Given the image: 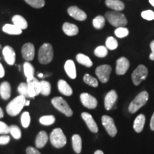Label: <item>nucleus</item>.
<instances>
[{
  "label": "nucleus",
  "instance_id": "1",
  "mask_svg": "<svg viewBox=\"0 0 154 154\" xmlns=\"http://www.w3.org/2000/svg\"><path fill=\"white\" fill-rule=\"evenodd\" d=\"M26 98L19 95L14 98L7 106V112L11 116H16L21 112L26 103Z\"/></svg>",
  "mask_w": 154,
  "mask_h": 154
},
{
  "label": "nucleus",
  "instance_id": "2",
  "mask_svg": "<svg viewBox=\"0 0 154 154\" xmlns=\"http://www.w3.org/2000/svg\"><path fill=\"white\" fill-rule=\"evenodd\" d=\"M105 17L112 26L117 28L126 26L128 23L125 15L117 11H107L105 14Z\"/></svg>",
  "mask_w": 154,
  "mask_h": 154
},
{
  "label": "nucleus",
  "instance_id": "3",
  "mask_svg": "<svg viewBox=\"0 0 154 154\" xmlns=\"http://www.w3.org/2000/svg\"><path fill=\"white\" fill-rule=\"evenodd\" d=\"M54 50L51 44L45 43L40 47L38 53V60L42 64H47L52 61Z\"/></svg>",
  "mask_w": 154,
  "mask_h": 154
},
{
  "label": "nucleus",
  "instance_id": "4",
  "mask_svg": "<svg viewBox=\"0 0 154 154\" xmlns=\"http://www.w3.org/2000/svg\"><path fill=\"white\" fill-rule=\"evenodd\" d=\"M148 100H149V93L146 91L140 92L131 102L129 106H128V111L131 113H136L146 104Z\"/></svg>",
  "mask_w": 154,
  "mask_h": 154
},
{
  "label": "nucleus",
  "instance_id": "5",
  "mask_svg": "<svg viewBox=\"0 0 154 154\" xmlns=\"http://www.w3.org/2000/svg\"><path fill=\"white\" fill-rule=\"evenodd\" d=\"M50 141L53 146L57 149H61L66 144V138L61 128H55L51 133L49 137Z\"/></svg>",
  "mask_w": 154,
  "mask_h": 154
},
{
  "label": "nucleus",
  "instance_id": "6",
  "mask_svg": "<svg viewBox=\"0 0 154 154\" xmlns=\"http://www.w3.org/2000/svg\"><path fill=\"white\" fill-rule=\"evenodd\" d=\"M51 103L57 110L63 113L66 116L70 117L73 115V111L69 106L68 103L60 96L53 98L51 100Z\"/></svg>",
  "mask_w": 154,
  "mask_h": 154
},
{
  "label": "nucleus",
  "instance_id": "7",
  "mask_svg": "<svg viewBox=\"0 0 154 154\" xmlns=\"http://www.w3.org/2000/svg\"><path fill=\"white\" fill-rule=\"evenodd\" d=\"M148 69L144 65L140 64L132 73L131 78L135 86H138L142 81L145 80L148 76Z\"/></svg>",
  "mask_w": 154,
  "mask_h": 154
},
{
  "label": "nucleus",
  "instance_id": "8",
  "mask_svg": "<svg viewBox=\"0 0 154 154\" xmlns=\"http://www.w3.org/2000/svg\"><path fill=\"white\" fill-rule=\"evenodd\" d=\"M111 71H112V68L111 66L108 64H103L96 68V74L100 82L106 83L109 82Z\"/></svg>",
  "mask_w": 154,
  "mask_h": 154
},
{
  "label": "nucleus",
  "instance_id": "9",
  "mask_svg": "<svg viewBox=\"0 0 154 154\" xmlns=\"http://www.w3.org/2000/svg\"><path fill=\"white\" fill-rule=\"evenodd\" d=\"M101 122L108 134L111 137H114L117 134V128L113 119L109 116L105 115L102 116Z\"/></svg>",
  "mask_w": 154,
  "mask_h": 154
},
{
  "label": "nucleus",
  "instance_id": "10",
  "mask_svg": "<svg viewBox=\"0 0 154 154\" xmlns=\"http://www.w3.org/2000/svg\"><path fill=\"white\" fill-rule=\"evenodd\" d=\"M80 99L82 104L87 109H94L98 105V101L96 98L87 93H82L81 94Z\"/></svg>",
  "mask_w": 154,
  "mask_h": 154
},
{
  "label": "nucleus",
  "instance_id": "11",
  "mask_svg": "<svg viewBox=\"0 0 154 154\" xmlns=\"http://www.w3.org/2000/svg\"><path fill=\"white\" fill-rule=\"evenodd\" d=\"M22 54L23 59L26 61H32L35 56V48L32 43L24 44L22 49Z\"/></svg>",
  "mask_w": 154,
  "mask_h": 154
},
{
  "label": "nucleus",
  "instance_id": "12",
  "mask_svg": "<svg viewBox=\"0 0 154 154\" xmlns=\"http://www.w3.org/2000/svg\"><path fill=\"white\" fill-rule=\"evenodd\" d=\"M130 66L129 61L126 57H121L116 61V73L118 75H124L128 71Z\"/></svg>",
  "mask_w": 154,
  "mask_h": 154
},
{
  "label": "nucleus",
  "instance_id": "13",
  "mask_svg": "<svg viewBox=\"0 0 154 154\" xmlns=\"http://www.w3.org/2000/svg\"><path fill=\"white\" fill-rule=\"evenodd\" d=\"M68 14L73 18L78 21H84L87 18V15L84 11L76 6H72L68 9Z\"/></svg>",
  "mask_w": 154,
  "mask_h": 154
},
{
  "label": "nucleus",
  "instance_id": "14",
  "mask_svg": "<svg viewBox=\"0 0 154 154\" xmlns=\"http://www.w3.org/2000/svg\"><path fill=\"white\" fill-rule=\"evenodd\" d=\"M3 57L5 58L6 62L9 65H14L15 63V58H16V54L14 49L10 46H5L2 50Z\"/></svg>",
  "mask_w": 154,
  "mask_h": 154
},
{
  "label": "nucleus",
  "instance_id": "15",
  "mask_svg": "<svg viewBox=\"0 0 154 154\" xmlns=\"http://www.w3.org/2000/svg\"><path fill=\"white\" fill-rule=\"evenodd\" d=\"M117 98H118V95L114 90H111L108 92L104 99V106L107 111L111 110L112 109L116 103Z\"/></svg>",
  "mask_w": 154,
  "mask_h": 154
},
{
  "label": "nucleus",
  "instance_id": "16",
  "mask_svg": "<svg viewBox=\"0 0 154 154\" xmlns=\"http://www.w3.org/2000/svg\"><path fill=\"white\" fill-rule=\"evenodd\" d=\"M82 117L83 120L85 121V123L87 125L88 129L93 133H97L99 131L97 124L94 121V119L90 113L86 112H83L82 113Z\"/></svg>",
  "mask_w": 154,
  "mask_h": 154
},
{
  "label": "nucleus",
  "instance_id": "17",
  "mask_svg": "<svg viewBox=\"0 0 154 154\" xmlns=\"http://www.w3.org/2000/svg\"><path fill=\"white\" fill-rule=\"evenodd\" d=\"M58 89L59 92L64 96H72L73 94V90L72 87L69 85L66 81L60 79L58 82Z\"/></svg>",
  "mask_w": 154,
  "mask_h": 154
},
{
  "label": "nucleus",
  "instance_id": "18",
  "mask_svg": "<svg viewBox=\"0 0 154 154\" xmlns=\"http://www.w3.org/2000/svg\"><path fill=\"white\" fill-rule=\"evenodd\" d=\"M48 140H49V137H48L47 132H45L44 131H42L36 136L35 140L36 147L37 149H42L47 143Z\"/></svg>",
  "mask_w": 154,
  "mask_h": 154
},
{
  "label": "nucleus",
  "instance_id": "19",
  "mask_svg": "<svg viewBox=\"0 0 154 154\" xmlns=\"http://www.w3.org/2000/svg\"><path fill=\"white\" fill-rule=\"evenodd\" d=\"M64 69L69 78L74 79L76 78V70L75 63L72 60H67L64 64Z\"/></svg>",
  "mask_w": 154,
  "mask_h": 154
},
{
  "label": "nucleus",
  "instance_id": "20",
  "mask_svg": "<svg viewBox=\"0 0 154 154\" xmlns=\"http://www.w3.org/2000/svg\"><path fill=\"white\" fill-rule=\"evenodd\" d=\"M62 29L64 32L65 34H66L67 36H76L77 34L79 33V28L76 25L74 24H71L69 22H65L63 24Z\"/></svg>",
  "mask_w": 154,
  "mask_h": 154
},
{
  "label": "nucleus",
  "instance_id": "21",
  "mask_svg": "<svg viewBox=\"0 0 154 154\" xmlns=\"http://www.w3.org/2000/svg\"><path fill=\"white\" fill-rule=\"evenodd\" d=\"M106 5L114 11H122L125 8L124 2L120 0H106Z\"/></svg>",
  "mask_w": 154,
  "mask_h": 154
},
{
  "label": "nucleus",
  "instance_id": "22",
  "mask_svg": "<svg viewBox=\"0 0 154 154\" xmlns=\"http://www.w3.org/2000/svg\"><path fill=\"white\" fill-rule=\"evenodd\" d=\"M0 96L4 100H7L11 96V86L9 82H5L0 85Z\"/></svg>",
  "mask_w": 154,
  "mask_h": 154
},
{
  "label": "nucleus",
  "instance_id": "23",
  "mask_svg": "<svg viewBox=\"0 0 154 154\" xmlns=\"http://www.w3.org/2000/svg\"><path fill=\"white\" fill-rule=\"evenodd\" d=\"M146 122V117L143 114H139L135 119L134 128L136 133H140L143 131Z\"/></svg>",
  "mask_w": 154,
  "mask_h": 154
},
{
  "label": "nucleus",
  "instance_id": "24",
  "mask_svg": "<svg viewBox=\"0 0 154 154\" xmlns=\"http://www.w3.org/2000/svg\"><path fill=\"white\" fill-rule=\"evenodd\" d=\"M2 30L5 33L10 35H19L22 33V29L17 27L16 25L7 24L3 26Z\"/></svg>",
  "mask_w": 154,
  "mask_h": 154
},
{
  "label": "nucleus",
  "instance_id": "25",
  "mask_svg": "<svg viewBox=\"0 0 154 154\" xmlns=\"http://www.w3.org/2000/svg\"><path fill=\"white\" fill-rule=\"evenodd\" d=\"M13 24L16 25L17 27L20 28L21 29H26L28 27V23L24 17L20 15H14L12 17Z\"/></svg>",
  "mask_w": 154,
  "mask_h": 154
},
{
  "label": "nucleus",
  "instance_id": "26",
  "mask_svg": "<svg viewBox=\"0 0 154 154\" xmlns=\"http://www.w3.org/2000/svg\"><path fill=\"white\" fill-rule=\"evenodd\" d=\"M23 67H24V75L26 77V79H27V82H30L34 78V72H35L34 71V67L32 66V63L28 62V61H26V62L24 63Z\"/></svg>",
  "mask_w": 154,
  "mask_h": 154
},
{
  "label": "nucleus",
  "instance_id": "27",
  "mask_svg": "<svg viewBox=\"0 0 154 154\" xmlns=\"http://www.w3.org/2000/svg\"><path fill=\"white\" fill-rule=\"evenodd\" d=\"M72 146L77 154L81 153L82 149V140L79 135L75 134L72 136Z\"/></svg>",
  "mask_w": 154,
  "mask_h": 154
},
{
  "label": "nucleus",
  "instance_id": "28",
  "mask_svg": "<svg viewBox=\"0 0 154 154\" xmlns=\"http://www.w3.org/2000/svg\"><path fill=\"white\" fill-rule=\"evenodd\" d=\"M76 61H78L80 64L84 65V66L88 67V68L93 66V62H92L91 59H90V58L85 54H79L76 55Z\"/></svg>",
  "mask_w": 154,
  "mask_h": 154
},
{
  "label": "nucleus",
  "instance_id": "29",
  "mask_svg": "<svg viewBox=\"0 0 154 154\" xmlns=\"http://www.w3.org/2000/svg\"><path fill=\"white\" fill-rule=\"evenodd\" d=\"M41 84V91L40 94H42L44 96H49L51 93V86L49 82L47 81H41L40 82Z\"/></svg>",
  "mask_w": 154,
  "mask_h": 154
},
{
  "label": "nucleus",
  "instance_id": "30",
  "mask_svg": "<svg viewBox=\"0 0 154 154\" xmlns=\"http://www.w3.org/2000/svg\"><path fill=\"white\" fill-rule=\"evenodd\" d=\"M56 119L55 117L52 115H49V116H42L39 119V122L40 124L44 126H50V125H52L54 124Z\"/></svg>",
  "mask_w": 154,
  "mask_h": 154
},
{
  "label": "nucleus",
  "instance_id": "31",
  "mask_svg": "<svg viewBox=\"0 0 154 154\" xmlns=\"http://www.w3.org/2000/svg\"><path fill=\"white\" fill-rule=\"evenodd\" d=\"M84 82L86 83L88 85L93 86V87H97L99 86V82H98L97 79L94 78L90 74H86L84 76Z\"/></svg>",
  "mask_w": 154,
  "mask_h": 154
},
{
  "label": "nucleus",
  "instance_id": "32",
  "mask_svg": "<svg viewBox=\"0 0 154 154\" xmlns=\"http://www.w3.org/2000/svg\"><path fill=\"white\" fill-rule=\"evenodd\" d=\"M105 25V18L102 16H97L93 20V26L96 29H101Z\"/></svg>",
  "mask_w": 154,
  "mask_h": 154
},
{
  "label": "nucleus",
  "instance_id": "33",
  "mask_svg": "<svg viewBox=\"0 0 154 154\" xmlns=\"http://www.w3.org/2000/svg\"><path fill=\"white\" fill-rule=\"evenodd\" d=\"M118 42L115 38L112 36H109L107 38L106 41V47L107 49L110 50H114L118 47Z\"/></svg>",
  "mask_w": 154,
  "mask_h": 154
},
{
  "label": "nucleus",
  "instance_id": "34",
  "mask_svg": "<svg viewBox=\"0 0 154 154\" xmlns=\"http://www.w3.org/2000/svg\"><path fill=\"white\" fill-rule=\"evenodd\" d=\"M29 5L36 9L42 8L45 5V0H24Z\"/></svg>",
  "mask_w": 154,
  "mask_h": 154
},
{
  "label": "nucleus",
  "instance_id": "35",
  "mask_svg": "<svg viewBox=\"0 0 154 154\" xmlns=\"http://www.w3.org/2000/svg\"><path fill=\"white\" fill-rule=\"evenodd\" d=\"M94 54L96 57L100 58H103L106 57L108 54V49L104 46H99L94 50Z\"/></svg>",
  "mask_w": 154,
  "mask_h": 154
},
{
  "label": "nucleus",
  "instance_id": "36",
  "mask_svg": "<svg viewBox=\"0 0 154 154\" xmlns=\"http://www.w3.org/2000/svg\"><path fill=\"white\" fill-rule=\"evenodd\" d=\"M9 133H11V136L14 137L15 139H19L22 137V132H21L20 128L17 126L12 125L9 126Z\"/></svg>",
  "mask_w": 154,
  "mask_h": 154
},
{
  "label": "nucleus",
  "instance_id": "37",
  "mask_svg": "<svg viewBox=\"0 0 154 154\" xmlns=\"http://www.w3.org/2000/svg\"><path fill=\"white\" fill-rule=\"evenodd\" d=\"M21 122H22V124L24 128H28L31 122L29 113L27 112V111H25L22 113V116H21Z\"/></svg>",
  "mask_w": 154,
  "mask_h": 154
},
{
  "label": "nucleus",
  "instance_id": "38",
  "mask_svg": "<svg viewBox=\"0 0 154 154\" xmlns=\"http://www.w3.org/2000/svg\"><path fill=\"white\" fill-rule=\"evenodd\" d=\"M115 35L119 38H124L128 35L129 32H128V29L122 26V27H119L115 30Z\"/></svg>",
  "mask_w": 154,
  "mask_h": 154
},
{
  "label": "nucleus",
  "instance_id": "39",
  "mask_svg": "<svg viewBox=\"0 0 154 154\" xmlns=\"http://www.w3.org/2000/svg\"><path fill=\"white\" fill-rule=\"evenodd\" d=\"M18 92L20 95L24 96L25 98L29 97L27 83H21L18 86Z\"/></svg>",
  "mask_w": 154,
  "mask_h": 154
},
{
  "label": "nucleus",
  "instance_id": "40",
  "mask_svg": "<svg viewBox=\"0 0 154 154\" xmlns=\"http://www.w3.org/2000/svg\"><path fill=\"white\" fill-rule=\"evenodd\" d=\"M31 84H32V86H33L34 91L36 92V95L37 96L40 94V91H41V84H40V82H38V80L36 78H33V79L30 81Z\"/></svg>",
  "mask_w": 154,
  "mask_h": 154
},
{
  "label": "nucleus",
  "instance_id": "41",
  "mask_svg": "<svg viewBox=\"0 0 154 154\" xmlns=\"http://www.w3.org/2000/svg\"><path fill=\"white\" fill-rule=\"evenodd\" d=\"M141 17H143L144 19H146V20H153L154 19V12L151 10H146L143 11V12L141 13Z\"/></svg>",
  "mask_w": 154,
  "mask_h": 154
},
{
  "label": "nucleus",
  "instance_id": "42",
  "mask_svg": "<svg viewBox=\"0 0 154 154\" xmlns=\"http://www.w3.org/2000/svg\"><path fill=\"white\" fill-rule=\"evenodd\" d=\"M9 133V126L5 122L0 121V134L7 135Z\"/></svg>",
  "mask_w": 154,
  "mask_h": 154
},
{
  "label": "nucleus",
  "instance_id": "43",
  "mask_svg": "<svg viewBox=\"0 0 154 154\" xmlns=\"http://www.w3.org/2000/svg\"><path fill=\"white\" fill-rule=\"evenodd\" d=\"M10 141V137L8 135H3L0 136V145H6Z\"/></svg>",
  "mask_w": 154,
  "mask_h": 154
},
{
  "label": "nucleus",
  "instance_id": "44",
  "mask_svg": "<svg viewBox=\"0 0 154 154\" xmlns=\"http://www.w3.org/2000/svg\"><path fill=\"white\" fill-rule=\"evenodd\" d=\"M26 154H41V153L37 149L34 147H31V146L26 149Z\"/></svg>",
  "mask_w": 154,
  "mask_h": 154
},
{
  "label": "nucleus",
  "instance_id": "45",
  "mask_svg": "<svg viewBox=\"0 0 154 154\" xmlns=\"http://www.w3.org/2000/svg\"><path fill=\"white\" fill-rule=\"evenodd\" d=\"M150 47H151V54L149 55V58L151 60L154 61V40L151 42V44H150Z\"/></svg>",
  "mask_w": 154,
  "mask_h": 154
},
{
  "label": "nucleus",
  "instance_id": "46",
  "mask_svg": "<svg viewBox=\"0 0 154 154\" xmlns=\"http://www.w3.org/2000/svg\"><path fill=\"white\" fill-rule=\"evenodd\" d=\"M5 69H4L2 64L0 63V78H2V77L5 76Z\"/></svg>",
  "mask_w": 154,
  "mask_h": 154
},
{
  "label": "nucleus",
  "instance_id": "47",
  "mask_svg": "<svg viewBox=\"0 0 154 154\" xmlns=\"http://www.w3.org/2000/svg\"><path fill=\"white\" fill-rule=\"evenodd\" d=\"M150 128H151V129L153 131H154V113L152 115L151 122H150Z\"/></svg>",
  "mask_w": 154,
  "mask_h": 154
},
{
  "label": "nucleus",
  "instance_id": "48",
  "mask_svg": "<svg viewBox=\"0 0 154 154\" xmlns=\"http://www.w3.org/2000/svg\"><path fill=\"white\" fill-rule=\"evenodd\" d=\"M4 116V111L1 107H0V119L3 118Z\"/></svg>",
  "mask_w": 154,
  "mask_h": 154
},
{
  "label": "nucleus",
  "instance_id": "49",
  "mask_svg": "<svg viewBox=\"0 0 154 154\" xmlns=\"http://www.w3.org/2000/svg\"><path fill=\"white\" fill-rule=\"evenodd\" d=\"M94 154H104V153H103V152L101 151V150H97V151H95Z\"/></svg>",
  "mask_w": 154,
  "mask_h": 154
},
{
  "label": "nucleus",
  "instance_id": "50",
  "mask_svg": "<svg viewBox=\"0 0 154 154\" xmlns=\"http://www.w3.org/2000/svg\"><path fill=\"white\" fill-rule=\"evenodd\" d=\"M149 2L153 7H154V0H149Z\"/></svg>",
  "mask_w": 154,
  "mask_h": 154
},
{
  "label": "nucleus",
  "instance_id": "51",
  "mask_svg": "<svg viewBox=\"0 0 154 154\" xmlns=\"http://www.w3.org/2000/svg\"><path fill=\"white\" fill-rule=\"evenodd\" d=\"M30 104V101H26V103H25V106H29Z\"/></svg>",
  "mask_w": 154,
  "mask_h": 154
},
{
  "label": "nucleus",
  "instance_id": "52",
  "mask_svg": "<svg viewBox=\"0 0 154 154\" xmlns=\"http://www.w3.org/2000/svg\"><path fill=\"white\" fill-rule=\"evenodd\" d=\"M38 76H39V77H41V78H42V77L44 76V75H43V74H38Z\"/></svg>",
  "mask_w": 154,
  "mask_h": 154
}]
</instances>
